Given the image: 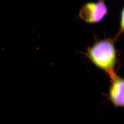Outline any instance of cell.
Listing matches in <instances>:
<instances>
[{"mask_svg": "<svg viewBox=\"0 0 124 124\" xmlns=\"http://www.w3.org/2000/svg\"><path fill=\"white\" fill-rule=\"evenodd\" d=\"M120 31H123L124 28V10L122 9L121 15H120Z\"/></svg>", "mask_w": 124, "mask_h": 124, "instance_id": "obj_4", "label": "cell"}, {"mask_svg": "<svg viewBox=\"0 0 124 124\" xmlns=\"http://www.w3.org/2000/svg\"><path fill=\"white\" fill-rule=\"evenodd\" d=\"M109 92V99L115 106L122 107L124 104V80L117 75L111 78Z\"/></svg>", "mask_w": 124, "mask_h": 124, "instance_id": "obj_3", "label": "cell"}, {"mask_svg": "<svg viewBox=\"0 0 124 124\" xmlns=\"http://www.w3.org/2000/svg\"><path fill=\"white\" fill-rule=\"evenodd\" d=\"M87 55L96 66L106 72L111 78L116 75L117 52L113 40L105 39L96 42L89 48Z\"/></svg>", "mask_w": 124, "mask_h": 124, "instance_id": "obj_1", "label": "cell"}, {"mask_svg": "<svg viewBox=\"0 0 124 124\" xmlns=\"http://www.w3.org/2000/svg\"><path fill=\"white\" fill-rule=\"evenodd\" d=\"M108 13V8L103 0L87 3L80 9L79 16L86 22H100Z\"/></svg>", "mask_w": 124, "mask_h": 124, "instance_id": "obj_2", "label": "cell"}]
</instances>
